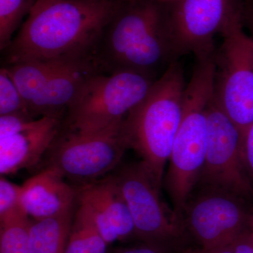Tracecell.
Wrapping results in <instances>:
<instances>
[{
    "instance_id": "cell-1",
    "label": "cell",
    "mask_w": 253,
    "mask_h": 253,
    "mask_svg": "<svg viewBox=\"0 0 253 253\" xmlns=\"http://www.w3.org/2000/svg\"><path fill=\"white\" fill-rule=\"evenodd\" d=\"M118 0H36L4 50L6 64L94 56L100 37L122 4Z\"/></svg>"
},
{
    "instance_id": "cell-2",
    "label": "cell",
    "mask_w": 253,
    "mask_h": 253,
    "mask_svg": "<svg viewBox=\"0 0 253 253\" xmlns=\"http://www.w3.org/2000/svg\"><path fill=\"white\" fill-rule=\"evenodd\" d=\"M105 73L136 71L156 78L177 61L166 5L158 0L123 1L95 48Z\"/></svg>"
},
{
    "instance_id": "cell-3",
    "label": "cell",
    "mask_w": 253,
    "mask_h": 253,
    "mask_svg": "<svg viewBox=\"0 0 253 253\" xmlns=\"http://www.w3.org/2000/svg\"><path fill=\"white\" fill-rule=\"evenodd\" d=\"M215 72L214 56L197 59L186 86L182 116L168 160L165 184L173 209L181 218L206 159L208 106L214 96Z\"/></svg>"
},
{
    "instance_id": "cell-4",
    "label": "cell",
    "mask_w": 253,
    "mask_h": 253,
    "mask_svg": "<svg viewBox=\"0 0 253 253\" xmlns=\"http://www.w3.org/2000/svg\"><path fill=\"white\" fill-rule=\"evenodd\" d=\"M186 86L184 71L177 60L158 78L147 96L123 123L129 149L140 156L161 184L180 124Z\"/></svg>"
},
{
    "instance_id": "cell-5",
    "label": "cell",
    "mask_w": 253,
    "mask_h": 253,
    "mask_svg": "<svg viewBox=\"0 0 253 253\" xmlns=\"http://www.w3.org/2000/svg\"><path fill=\"white\" fill-rule=\"evenodd\" d=\"M157 79L133 71L95 75L68 108L60 132H97L123 121L147 96Z\"/></svg>"
},
{
    "instance_id": "cell-6",
    "label": "cell",
    "mask_w": 253,
    "mask_h": 253,
    "mask_svg": "<svg viewBox=\"0 0 253 253\" xmlns=\"http://www.w3.org/2000/svg\"><path fill=\"white\" fill-rule=\"evenodd\" d=\"M112 175L130 212L135 239L169 253L185 229L182 218L162 201V184L141 161L123 166Z\"/></svg>"
},
{
    "instance_id": "cell-7",
    "label": "cell",
    "mask_w": 253,
    "mask_h": 253,
    "mask_svg": "<svg viewBox=\"0 0 253 253\" xmlns=\"http://www.w3.org/2000/svg\"><path fill=\"white\" fill-rule=\"evenodd\" d=\"M124 120L97 132L59 131L46 154V167L83 185L111 172L129 149L123 130Z\"/></svg>"
},
{
    "instance_id": "cell-8",
    "label": "cell",
    "mask_w": 253,
    "mask_h": 253,
    "mask_svg": "<svg viewBox=\"0 0 253 253\" xmlns=\"http://www.w3.org/2000/svg\"><path fill=\"white\" fill-rule=\"evenodd\" d=\"M166 9L178 57L212 56L215 36L242 22L241 0H173Z\"/></svg>"
},
{
    "instance_id": "cell-9",
    "label": "cell",
    "mask_w": 253,
    "mask_h": 253,
    "mask_svg": "<svg viewBox=\"0 0 253 253\" xmlns=\"http://www.w3.org/2000/svg\"><path fill=\"white\" fill-rule=\"evenodd\" d=\"M214 54V98L219 107L240 129L253 123V39L242 22L232 26Z\"/></svg>"
},
{
    "instance_id": "cell-10",
    "label": "cell",
    "mask_w": 253,
    "mask_h": 253,
    "mask_svg": "<svg viewBox=\"0 0 253 253\" xmlns=\"http://www.w3.org/2000/svg\"><path fill=\"white\" fill-rule=\"evenodd\" d=\"M206 159L198 184L239 197L253 194L242 158L243 131L226 116L213 96L208 111Z\"/></svg>"
},
{
    "instance_id": "cell-11",
    "label": "cell",
    "mask_w": 253,
    "mask_h": 253,
    "mask_svg": "<svg viewBox=\"0 0 253 253\" xmlns=\"http://www.w3.org/2000/svg\"><path fill=\"white\" fill-rule=\"evenodd\" d=\"M249 217L239 196L215 189L190 198L182 213L184 229L206 249L232 244L248 229Z\"/></svg>"
},
{
    "instance_id": "cell-12",
    "label": "cell",
    "mask_w": 253,
    "mask_h": 253,
    "mask_svg": "<svg viewBox=\"0 0 253 253\" xmlns=\"http://www.w3.org/2000/svg\"><path fill=\"white\" fill-rule=\"evenodd\" d=\"M78 200L109 246L135 238L130 212L112 174L82 186Z\"/></svg>"
},
{
    "instance_id": "cell-13",
    "label": "cell",
    "mask_w": 253,
    "mask_h": 253,
    "mask_svg": "<svg viewBox=\"0 0 253 253\" xmlns=\"http://www.w3.org/2000/svg\"><path fill=\"white\" fill-rule=\"evenodd\" d=\"M63 118L43 116L26 130L0 139L1 176L10 175L38 164L59 134Z\"/></svg>"
},
{
    "instance_id": "cell-14",
    "label": "cell",
    "mask_w": 253,
    "mask_h": 253,
    "mask_svg": "<svg viewBox=\"0 0 253 253\" xmlns=\"http://www.w3.org/2000/svg\"><path fill=\"white\" fill-rule=\"evenodd\" d=\"M21 205L33 220L55 217L73 209L78 189L65 181L57 170L46 167L23 184Z\"/></svg>"
},
{
    "instance_id": "cell-15",
    "label": "cell",
    "mask_w": 253,
    "mask_h": 253,
    "mask_svg": "<svg viewBox=\"0 0 253 253\" xmlns=\"http://www.w3.org/2000/svg\"><path fill=\"white\" fill-rule=\"evenodd\" d=\"M99 73H105L94 56L73 63L51 78L33 101L29 107L32 116L64 117L86 82Z\"/></svg>"
},
{
    "instance_id": "cell-16",
    "label": "cell",
    "mask_w": 253,
    "mask_h": 253,
    "mask_svg": "<svg viewBox=\"0 0 253 253\" xmlns=\"http://www.w3.org/2000/svg\"><path fill=\"white\" fill-rule=\"evenodd\" d=\"M80 60L81 59L29 60L8 65L4 68L22 95L29 110L32 103L51 78Z\"/></svg>"
},
{
    "instance_id": "cell-17",
    "label": "cell",
    "mask_w": 253,
    "mask_h": 253,
    "mask_svg": "<svg viewBox=\"0 0 253 253\" xmlns=\"http://www.w3.org/2000/svg\"><path fill=\"white\" fill-rule=\"evenodd\" d=\"M74 215L73 208L55 217L31 219L29 228L31 253H65Z\"/></svg>"
},
{
    "instance_id": "cell-18",
    "label": "cell",
    "mask_w": 253,
    "mask_h": 253,
    "mask_svg": "<svg viewBox=\"0 0 253 253\" xmlns=\"http://www.w3.org/2000/svg\"><path fill=\"white\" fill-rule=\"evenodd\" d=\"M109 246L89 216L78 208L65 253H110Z\"/></svg>"
},
{
    "instance_id": "cell-19",
    "label": "cell",
    "mask_w": 253,
    "mask_h": 253,
    "mask_svg": "<svg viewBox=\"0 0 253 253\" xmlns=\"http://www.w3.org/2000/svg\"><path fill=\"white\" fill-rule=\"evenodd\" d=\"M31 220L24 212H21L0 222V253H31Z\"/></svg>"
},
{
    "instance_id": "cell-20",
    "label": "cell",
    "mask_w": 253,
    "mask_h": 253,
    "mask_svg": "<svg viewBox=\"0 0 253 253\" xmlns=\"http://www.w3.org/2000/svg\"><path fill=\"white\" fill-rule=\"evenodd\" d=\"M36 0H0V49L4 50Z\"/></svg>"
},
{
    "instance_id": "cell-21",
    "label": "cell",
    "mask_w": 253,
    "mask_h": 253,
    "mask_svg": "<svg viewBox=\"0 0 253 253\" xmlns=\"http://www.w3.org/2000/svg\"><path fill=\"white\" fill-rule=\"evenodd\" d=\"M10 114L32 116L22 95L3 67L0 70V116Z\"/></svg>"
},
{
    "instance_id": "cell-22",
    "label": "cell",
    "mask_w": 253,
    "mask_h": 253,
    "mask_svg": "<svg viewBox=\"0 0 253 253\" xmlns=\"http://www.w3.org/2000/svg\"><path fill=\"white\" fill-rule=\"evenodd\" d=\"M21 190L22 186L14 184L7 180L4 176H1L0 222L23 212L21 205Z\"/></svg>"
},
{
    "instance_id": "cell-23",
    "label": "cell",
    "mask_w": 253,
    "mask_h": 253,
    "mask_svg": "<svg viewBox=\"0 0 253 253\" xmlns=\"http://www.w3.org/2000/svg\"><path fill=\"white\" fill-rule=\"evenodd\" d=\"M37 119L26 114H10L0 116V139L26 130L34 124Z\"/></svg>"
},
{
    "instance_id": "cell-24",
    "label": "cell",
    "mask_w": 253,
    "mask_h": 253,
    "mask_svg": "<svg viewBox=\"0 0 253 253\" xmlns=\"http://www.w3.org/2000/svg\"><path fill=\"white\" fill-rule=\"evenodd\" d=\"M242 158L248 176L253 183V123L243 134Z\"/></svg>"
},
{
    "instance_id": "cell-25",
    "label": "cell",
    "mask_w": 253,
    "mask_h": 253,
    "mask_svg": "<svg viewBox=\"0 0 253 253\" xmlns=\"http://www.w3.org/2000/svg\"><path fill=\"white\" fill-rule=\"evenodd\" d=\"M234 253H253V235L246 229L231 244Z\"/></svg>"
},
{
    "instance_id": "cell-26",
    "label": "cell",
    "mask_w": 253,
    "mask_h": 253,
    "mask_svg": "<svg viewBox=\"0 0 253 253\" xmlns=\"http://www.w3.org/2000/svg\"><path fill=\"white\" fill-rule=\"evenodd\" d=\"M110 253H167L159 250L154 249L147 245L142 244L139 246H131V247L121 248L114 250Z\"/></svg>"
},
{
    "instance_id": "cell-27",
    "label": "cell",
    "mask_w": 253,
    "mask_h": 253,
    "mask_svg": "<svg viewBox=\"0 0 253 253\" xmlns=\"http://www.w3.org/2000/svg\"><path fill=\"white\" fill-rule=\"evenodd\" d=\"M184 253H234V251L231 244L221 246V247L211 248V249L199 247L198 249L188 250Z\"/></svg>"
},
{
    "instance_id": "cell-28",
    "label": "cell",
    "mask_w": 253,
    "mask_h": 253,
    "mask_svg": "<svg viewBox=\"0 0 253 253\" xmlns=\"http://www.w3.org/2000/svg\"><path fill=\"white\" fill-rule=\"evenodd\" d=\"M249 229L253 235V212L250 214L249 217Z\"/></svg>"
},
{
    "instance_id": "cell-29",
    "label": "cell",
    "mask_w": 253,
    "mask_h": 253,
    "mask_svg": "<svg viewBox=\"0 0 253 253\" xmlns=\"http://www.w3.org/2000/svg\"><path fill=\"white\" fill-rule=\"evenodd\" d=\"M118 1H134V0H118Z\"/></svg>"
}]
</instances>
